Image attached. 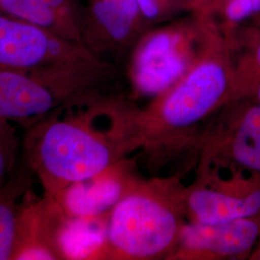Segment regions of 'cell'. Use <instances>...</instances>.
Wrapping results in <instances>:
<instances>
[{
    "instance_id": "obj_9",
    "label": "cell",
    "mask_w": 260,
    "mask_h": 260,
    "mask_svg": "<svg viewBox=\"0 0 260 260\" xmlns=\"http://www.w3.org/2000/svg\"><path fill=\"white\" fill-rule=\"evenodd\" d=\"M260 238V216L218 223L192 221L181 225L177 244L186 253L244 258Z\"/></svg>"
},
{
    "instance_id": "obj_4",
    "label": "cell",
    "mask_w": 260,
    "mask_h": 260,
    "mask_svg": "<svg viewBox=\"0 0 260 260\" xmlns=\"http://www.w3.org/2000/svg\"><path fill=\"white\" fill-rule=\"evenodd\" d=\"M223 43L166 93L155 99L143 119L150 136L176 133L203 121L230 103L233 77V49L228 34ZM146 133V135L148 134Z\"/></svg>"
},
{
    "instance_id": "obj_16",
    "label": "cell",
    "mask_w": 260,
    "mask_h": 260,
    "mask_svg": "<svg viewBox=\"0 0 260 260\" xmlns=\"http://www.w3.org/2000/svg\"><path fill=\"white\" fill-rule=\"evenodd\" d=\"M34 174L22 159L7 182L0 188V260L13 259L16 249L20 207L32 189Z\"/></svg>"
},
{
    "instance_id": "obj_21",
    "label": "cell",
    "mask_w": 260,
    "mask_h": 260,
    "mask_svg": "<svg viewBox=\"0 0 260 260\" xmlns=\"http://www.w3.org/2000/svg\"><path fill=\"white\" fill-rule=\"evenodd\" d=\"M251 259L260 260V248L257 251H254L251 255Z\"/></svg>"
},
{
    "instance_id": "obj_5",
    "label": "cell",
    "mask_w": 260,
    "mask_h": 260,
    "mask_svg": "<svg viewBox=\"0 0 260 260\" xmlns=\"http://www.w3.org/2000/svg\"><path fill=\"white\" fill-rule=\"evenodd\" d=\"M180 229L177 212L166 200L134 186L107 216L108 258L162 256L177 244Z\"/></svg>"
},
{
    "instance_id": "obj_22",
    "label": "cell",
    "mask_w": 260,
    "mask_h": 260,
    "mask_svg": "<svg viewBox=\"0 0 260 260\" xmlns=\"http://www.w3.org/2000/svg\"><path fill=\"white\" fill-rule=\"evenodd\" d=\"M255 22H256V24L257 25H260V15H258L256 18H255Z\"/></svg>"
},
{
    "instance_id": "obj_14",
    "label": "cell",
    "mask_w": 260,
    "mask_h": 260,
    "mask_svg": "<svg viewBox=\"0 0 260 260\" xmlns=\"http://www.w3.org/2000/svg\"><path fill=\"white\" fill-rule=\"evenodd\" d=\"M234 103L237 106L223 135L222 150L234 166L260 174V104Z\"/></svg>"
},
{
    "instance_id": "obj_7",
    "label": "cell",
    "mask_w": 260,
    "mask_h": 260,
    "mask_svg": "<svg viewBox=\"0 0 260 260\" xmlns=\"http://www.w3.org/2000/svg\"><path fill=\"white\" fill-rule=\"evenodd\" d=\"M146 21L136 0H87L82 43L104 60V56L132 49L143 35Z\"/></svg>"
},
{
    "instance_id": "obj_13",
    "label": "cell",
    "mask_w": 260,
    "mask_h": 260,
    "mask_svg": "<svg viewBox=\"0 0 260 260\" xmlns=\"http://www.w3.org/2000/svg\"><path fill=\"white\" fill-rule=\"evenodd\" d=\"M55 201L38 197L33 189L24 196L19 213L15 260H55L52 244Z\"/></svg>"
},
{
    "instance_id": "obj_11",
    "label": "cell",
    "mask_w": 260,
    "mask_h": 260,
    "mask_svg": "<svg viewBox=\"0 0 260 260\" xmlns=\"http://www.w3.org/2000/svg\"><path fill=\"white\" fill-rule=\"evenodd\" d=\"M107 216L72 217L56 203L52 244L57 259L108 258Z\"/></svg>"
},
{
    "instance_id": "obj_8",
    "label": "cell",
    "mask_w": 260,
    "mask_h": 260,
    "mask_svg": "<svg viewBox=\"0 0 260 260\" xmlns=\"http://www.w3.org/2000/svg\"><path fill=\"white\" fill-rule=\"evenodd\" d=\"M192 221L218 223L260 216V174L238 176L218 187L191 188L184 196Z\"/></svg>"
},
{
    "instance_id": "obj_3",
    "label": "cell",
    "mask_w": 260,
    "mask_h": 260,
    "mask_svg": "<svg viewBox=\"0 0 260 260\" xmlns=\"http://www.w3.org/2000/svg\"><path fill=\"white\" fill-rule=\"evenodd\" d=\"M213 19L192 17L142 35L132 48L128 75L134 91L156 99L225 40Z\"/></svg>"
},
{
    "instance_id": "obj_2",
    "label": "cell",
    "mask_w": 260,
    "mask_h": 260,
    "mask_svg": "<svg viewBox=\"0 0 260 260\" xmlns=\"http://www.w3.org/2000/svg\"><path fill=\"white\" fill-rule=\"evenodd\" d=\"M114 74L110 63L94 55L0 71V117L27 129L63 104L101 89Z\"/></svg>"
},
{
    "instance_id": "obj_1",
    "label": "cell",
    "mask_w": 260,
    "mask_h": 260,
    "mask_svg": "<svg viewBox=\"0 0 260 260\" xmlns=\"http://www.w3.org/2000/svg\"><path fill=\"white\" fill-rule=\"evenodd\" d=\"M133 145L125 103L100 89L48 114L25 129L21 143L22 159L49 197L120 162Z\"/></svg>"
},
{
    "instance_id": "obj_10",
    "label": "cell",
    "mask_w": 260,
    "mask_h": 260,
    "mask_svg": "<svg viewBox=\"0 0 260 260\" xmlns=\"http://www.w3.org/2000/svg\"><path fill=\"white\" fill-rule=\"evenodd\" d=\"M132 187L120 161L93 177L66 186L50 198L69 216L100 218L107 216Z\"/></svg>"
},
{
    "instance_id": "obj_19",
    "label": "cell",
    "mask_w": 260,
    "mask_h": 260,
    "mask_svg": "<svg viewBox=\"0 0 260 260\" xmlns=\"http://www.w3.org/2000/svg\"><path fill=\"white\" fill-rule=\"evenodd\" d=\"M140 11L147 21L165 19L177 8L183 6L180 0H136Z\"/></svg>"
},
{
    "instance_id": "obj_18",
    "label": "cell",
    "mask_w": 260,
    "mask_h": 260,
    "mask_svg": "<svg viewBox=\"0 0 260 260\" xmlns=\"http://www.w3.org/2000/svg\"><path fill=\"white\" fill-rule=\"evenodd\" d=\"M19 150L16 124L0 117V188L15 172Z\"/></svg>"
},
{
    "instance_id": "obj_15",
    "label": "cell",
    "mask_w": 260,
    "mask_h": 260,
    "mask_svg": "<svg viewBox=\"0 0 260 260\" xmlns=\"http://www.w3.org/2000/svg\"><path fill=\"white\" fill-rule=\"evenodd\" d=\"M233 49V77L230 103L251 101L260 104V30L233 28L230 33Z\"/></svg>"
},
{
    "instance_id": "obj_12",
    "label": "cell",
    "mask_w": 260,
    "mask_h": 260,
    "mask_svg": "<svg viewBox=\"0 0 260 260\" xmlns=\"http://www.w3.org/2000/svg\"><path fill=\"white\" fill-rule=\"evenodd\" d=\"M0 11L83 45L84 7L78 0H0Z\"/></svg>"
},
{
    "instance_id": "obj_6",
    "label": "cell",
    "mask_w": 260,
    "mask_h": 260,
    "mask_svg": "<svg viewBox=\"0 0 260 260\" xmlns=\"http://www.w3.org/2000/svg\"><path fill=\"white\" fill-rule=\"evenodd\" d=\"M93 55L82 44L0 11V71L29 70Z\"/></svg>"
},
{
    "instance_id": "obj_17",
    "label": "cell",
    "mask_w": 260,
    "mask_h": 260,
    "mask_svg": "<svg viewBox=\"0 0 260 260\" xmlns=\"http://www.w3.org/2000/svg\"><path fill=\"white\" fill-rule=\"evenodd\" d=\"M258 15L260 0H211L202 16L213 19L223 30H230Z\"/></svg>"
},
{
    "instance_id": "obj_20",
    "label": "cell",
    "mask_w": 260,
    "mask_h": 260,
    "mask_svg": "<svg viewBox=\"0 0 260 260\" xmlns=\"http://www.w3.org/2000/svg\"><path fill=\"white\" fill-rule=\"evenodd\" d=\"M186 9L191 10L196 15H204L211 0H180Z\"/></svg>"
}]
</instances>
